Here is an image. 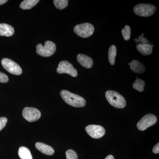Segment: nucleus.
<instances>
[{"label":"nucleus","mask_w":159,"mask_h":159,"mask_svg":"<svg viewBox=\"0 0 159 159\" xmlns=\"http://www.w3.org/2000/svg\"><path fill=\"white\" fill-rule=\"evenodd\" d=\"M74 31L77 35L82 38L90 37L94 31V26L89 23H83L74 27Z\"/></svg>","instance_id":"obj_5"},{"label":"nucleus","mask_w":159,"mask_h":159,"mask_svg":"<svg viewBox=\"0 0 159 159\" xmlns=\"http://www.w3.org/2000/svg\"><path fill=\"white\" fill-rule=\"evenodd\" d=\"M144 34L142 33L141 36H139V42L140 43L139 44L144 45L145 44H149V42L144 37Z\"/></svg>","instance_id":"obj_23"},{"label":"nucleus","mask_w":159,"mask_h":159,"mask_svg":"<svg viewBox=\"0 0 159 159\" xmlns=\"http://www.w3.org/2000/svg\"><path fill=\"white\" fill-rule=\"evenodd\" d=\"M69 1L68 0H54V3L57 9H63L67 6Z\"/></svg>","instance_id":"obj_19"},{"label":"nucleus","mask_w":159,"mask_h":159,"mask_svg":"<svg viewBox=\"0 0 159 159\" xmlns=\"http://www.w3.org/2000/svg\"><path fill=\"white\" fill-rule=\"evenodd\" d=\"M146 55H150L152 53V47L150 44H145L143 45Z\"/></svg>","instance_id":"obj_22"},{"label":"nucleus","mask_w":159,"mask_h":159,"mask_svg":"<svg viewBox=\"0 0 159 159\" xmlns=\"http://www.w3.org/2000/svg\"><path fill=\"white\" fill-rule=\"evenodd\" d=\"M35 147L42 153L47 155H52L54 152V149L52 147L42 142H37L35 144Z\"/></svg>","instance_id":"obj_12"},{"label":"nucleus","mask_w":159,"mask_h":159,"mask_svg":"<svg viewBox=\"0 0 159 159\" xmlns=\"http://www.w3.org/2000/svg\"><path fill=\"white\" fill-rule=\"evenodd\" d=\"M7 2H8L7 0H0V6L3 5L5 3Z\"/></svg>","instance_id":"obj_28"},{"label":"nucleus","mask_w":159,"mask_h":159,"mask_svg":"<svg viewBox=\"0 0 159 159\" xmlns=\"http://www.w3.org/2000/svg\"><path fill=\"white\" fill-rule=\"evenodd\" d=\"M137 49L138 51L141 53V54L143 55H146V54L145 53V51H144V48H143V45L141 44H138L137 46Z\"/></svg>","instance_id":"obj_26"},{"label":"nucleus","mask_w":159,"mask_h":159,"mask_svg":"<svg viewBox=\"0 0 159 159\" xmlns=\"http://www.w3.org/2000/svg\"><path fill=\"white\" fill-rule=\"evenodd\" d=\"M152 152L153 153L157 154L159 153V143H158L156 145L154 146L153 149H152Z\"/></svg>","instance_id":"obj_27"},{"label":"nucleus","mask_w":159,"mask_h":159,"mask_svg":"<svg viewBox=\"0 0 159 159\" xmlns=\"http://www.w3.org/2000/svg\"><path fill=\"white\" fill-rule=\"evenodd\" d=\"M105 159H115V158H114V157L112 155H110L107 156L105 158Z\"/></svg>","instance_id":"obj_29"},{"label":"nucleus","mask_w":159,"mask_h":159,"mask_svg":"<svg viewBox=\"0 0 159 159\" xmlns=\"http://www.w3.org/2000/svg\"><path fill=\"white\" fill-rule=\"evenodd\" d=\"M9 81V77L4 73L0 72V82L7 83Z\"/></svg>","instance_id":"obj_25"},{"label":"nucleus","mask_w":159,"mask_h":159,"mask_svg":"<svg viewBox=\"0 0 159 159\" xmlns=\"http://www.w3.org/2000/svg\"><path fill=\"white\" fill-rule=\"evenodd\" d=\"M2 66L10 74L15 75H20L22 73V70L20 66L9 58H3L1 61Z\"/></svg>","instance_id":"obj_6"},{"label":"nucleus","mask_w":159,"mask_h":159,"mask_svg":"<svg viewBox=\"0 0 159 159\" xmlns=\"http://www.w3.org/2000/svg\"><path fill=\"white\" fill-rule=\"evenodd\" d=\"M57 72L60 74H67L73 77L77 76V70L74 68L70 63L66 61H62L59 63Z\"/></svg>","instance_id":"obj_8"},{"label":"nucleus","mask_w":159,"mask_h":159,"mask_svg":"<svg viewBox=\"0 0 159 159\" xmlns=\"http://www.w3.org/2000/svg\"><path fill=\"white\" fill-rule=\"evenodd\" d=\"M117 49L116 46L111 45L108 51V58L109 62L111 65L115 64V58L116 56Z\"/></svg>","instance_id":"obj_17"},{"label":"nucleus","mask_w":159,"mask_h":159,"mask_svg":"<svg viewBox=\"0 0 159 159\" xmlns=\"http://www.w3.org/2000/svg\"><path fill=\"white\" fill-rule=\"evenodd\" d=\"M122 33L124 39L126 41L129 40L130 39L131 34V29L129 26H125L124 29H122Z\"/></svg>","instance_id":"obj_20"},{"label":"nucleus","mask_w":159,"mask_h":159,"mask_svg":"<svg viewBox=\"0 0 159 159\" xmlns=\"http://www.w3.org/2000/svg\"><path fill=\"white\" fill-rule=\"evenodd\" d=\"M87 133L92 138L98 139L102 138L105 134V129L99 125H90L86 127Z\"/></svg>","instance_id":"obj_10"},{"label":"nucleus","mask_w":159,"mask_h":159,"mask_svg":"<svg viewBox=\"0 0 159 159\" xmlns=\"http://www.w3.org/2000/svg\"><path fill=\"white\" fill-rule=\"evenodd\" d=\"M145 85V82L144 80L137 78L136 80L135 81L133 84V87L136 90L142 92L144 91V88Z\"/></svg>","instance_id":"obj_18"},{"label":"nucleus","mask_w":159,"mask_h":159,"mask_svg":"<svg viewBox=\"0 0 159 159\" xmlns=\"http://www.w3.org/2000/svg\"><path fill=\"white\" fill-rule=\"evenodd\" d=\"M105 97L110 104L116 108H123L126 106L125 98L118 92L112 90L107 91Z\"/></svg>","instance_id":"obj_2"},{"label":"nucleus","mask_w":159,"mask_h":159,"mask_svg":"<svg viewBox=\"0 0 159 159\" xmlns=\"http://www.w3.org/2000/svg\"><path fill=\"white\" fill-rule=\"evenodd\" d=\"M156 7L154 6L148 4H140L135 6L134 12L137 15L143 17L151 16L156 10Z\"/></svg>","instance_id":"obj_4"},{"label":"nucleus","mask_w":159,"mask_h":159,"mask_svg":"<svg viewBox=\"0 0 159 159\" xmlns=\"http://www.w3.org/2000/svg\"><path fill=\"white\" fill-rule=\"evenodd\" d=\"M157 117L152 114L145 115L140 119L137 123V127L139 130L144 131L148 127L154 125L157 122Z\"/></svg>","instance_id":"obj_7"},{"label":"nucleus","mask_w":159,"mask_h":159,"mask_svg":"<svg viewBox=\"0 0 159 159\" xmlns=\"http://www.w3.org/2000/svg\"><path fill=\"white\" fill-rule=\"evenodd\" d=\"M56 46L55 43L51 41H47L45 45L39 44L36 46V53L43 57H50L55 53Z\"/></svg>","instance_id":"obj_3"},{"label":"nucleus","mask_w":159,"mask_h":159,"mask_svg":"<svg viewBox=\"0 0 159 159\" xmlns=\"http://www.w3.org/2000/svg\"><path fill=\"white\" fill-rule=\"evenodd\" d=\"M77 59L81 66L86 68H91L93 64V60L90 57L84 54H78L77 56Z\"/></svg>","instance_id":"obj_11"},{"label":"nucleus","mask_w":159,"mask_h":159,"mask_svg":"<svg viewBox=\"0 0 159 159\" xmlns=\"http://www.w3.org/2000/svg\"><path fill=\"white\" fill-rule=\"evenodd\" d=\"M7 121L8 120L6 117L0 118V131L2 130L6 126Z\"/></svg>","instance_id":"obj_24"},{"label":"nucleus","mask_w":159,"mask_h":159,"mask_svg":"<svg viewBox=\"0 0 159 159\" xmlns=\"http://www.w3.org/2000/svg\"><path fill=\"white\" fill-rule=\"evenodd\" d=\"M60 95L65 102L72 106L81 107L86 105V101L84 98L68 91L63 90L61 91Z\"/></svg>","instance_id":"obj_1"},{"label":"nucleus","mask_w":159,"mask_h":159,"mask_svg":"<svg viewBox=\"0 0 159 159\" xmlns=\"http://www.w3.org/2000/svg\"><path fill=\"white\" fill-rule=\"evenodd\" d=\"M130 68L132 70L138 74H143L145 72V68L143 64L136 60H134L130 63Z\"/></svg>","instance_id":"obj_14"},{"label":"nucleus","mask_w":159,"mask_h":159,"mask_svg":"<svg viewBox=\"0 0 159 159\" xmlns=\"http://www.w3.org/2000/svg\"><path fill=\"white\" fill-rule=\"evenodd\" d=\"M66 159H78V156L76 152L73 149H69L66 152Z\"/></svg>","instance_id":"obj_21"},{"label":"nucleus","mask_w":159,"mask_h":159,"mask_svg":"<svg viewBox=\"0 0 159 159\" xmlns=\"http://www.w3.org/2000/svg\"><path fill=\"white\" fill-rule=\"evenodd\" d=\"M14 33V29L12 26L6 24H0V36L10 37Z\"/></svg>","instance_id":"obj_13"},{"label":"nucleus","mask_w":159,"mask_h":159,"mask_svg":"<svg viewBox=\"0 0 159 159\" xmlns=\"http://www.w3.org/2000/svg\"><path fill=\"white\" fill-rule=\"evenodd\" d=\"M41 115L40 111L34 107H25L22 112L23 117L29 122L37 121L40 118Z\"/></svg>","instance_id":"obj_9"},{"label":"nucleus","mask_w":159,"mask_h":159,"mask_svg":"<svg viewBox=\"0 0 159 159\" xmlns=\"http://www.w3.org/2000/svg\"><path fill=\"white\" fill-rule=\"evenodd\" d=\"M39 2V0H25L20 5V8L25 10L30 9L34 7Z\"/></svg>","instance_id":"obj_16"},{"label":"nucleus","mask_w":159,"mask_h":159,"mask_svg":"<svg viewBox=\"0 0 159 159\" xmlns=\"http://www.w3.org/2000/svg\"><path fill=\"white\" fill-rule=\"evenodd\" d=\"M19 156L21 159H32L31 152L27 147H20L18 150Z\"/></svg>","instance_id":"obj_15"}]
</instances>
